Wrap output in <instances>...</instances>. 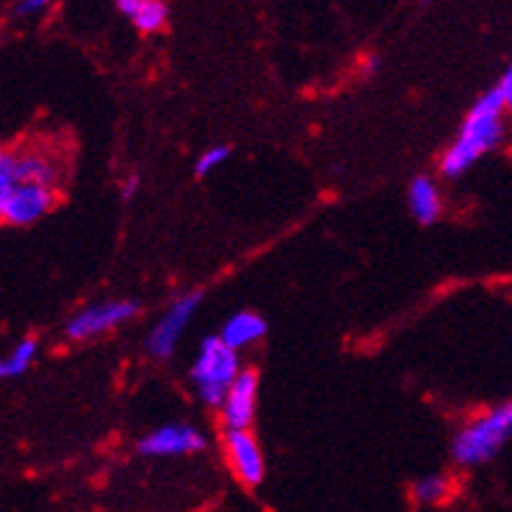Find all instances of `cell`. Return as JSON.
I'll return each instance as SVG.
<instances>
[{
  "mask_svg": "<svg viewBox=\"0 0 512 512\" xmlns=\"http://www.w3.org/2000/svg\"><path fill=\"white\" fill-rule=\"evenodd\" d=\"M408 204L418 223L432 225L442 212V199H439V189L434 186L432 178L416 176L408 186Z\"/></svg>",
  "mask_w": 512,
  "mask_h": 512,
  "instance_id": "obj_11",
  "label": "cell"
},
{
  "mask_svg": "<svg viewBox=\"0 0 512 512\" xmlns=\"http://www.w3.org/2000/svg\"><path fill=\"white\" fill-rule=\"evenodd\" d=\"M256 390H259V377L254 369L241 371L236 382L230 384L223 403V421L228 432H246L254 424Z\"/></svg>",
  "mask_w": 512,
  "mask_h": 512,
  "instance_id": "obj_9",
  "label": "cell"
},
{
  "mask_svg": "<svg viewBox=\"0 0 512 512\" xmlns=\"http://www.w3.org/2000/svg\"><path fill=\"white\" fill-rule=\"evenodd\" d=\"M207 447V437L196 432L189 424H165L147 437L139 439L136 452L144 458H176V455H191Z\"/></svg>",
  "mask_w": 512,
  "mask_h": 512,
  "instance_id": "obj_5",
  "label": "cell"
},
{
  "mask_svg": "<svg viewBox=\"0 0 512 512\" xmlns=\"http://www.w3.org/2000/svg\"><path fill=\"white\" fill-rule=\"evenodd\" d=\"M505 100L499 95V89H489L479 100L473 102V108L465 115L460 134L450 149L442 157V173L447 178L463 176L465 170L476 165L486 152H492L505 139Z\"/></svg>",
  "mask_w": 512,
  "mask_h": 512,
  "instance_id": "obj_1",
  "label": "cell"
},
{
  "mask_svg": "<svg viewBox=\"0 0 512 512\" xmlns=\"http://www.w3.org/2000/svg\"><path fill=\"white\" fill-rule=\"evenodd\" d=\"M497 89H499V95H502V100H505L507 108L512 110V63L505 74H502V79H499Z\"/></svg>",
  "mask_w": 512,
  "mask_h": 512,
  "instance_id": "obj_19",
  "label": "cell"
},
{
  "mask_svg": "<svg viewBox=\"0 0 512 512\" xmlns=\"http://www.w3.org/2000/svg\"><path fill=\"white\" fill-rule=\"evenodd\" d=\"M264 332H267V322L259 314H254V311H238V314H233L223 324L220 337H223L233 351H238V348H246V345L256 343L259 337H264Z\"/></svg>",
  "mask_w": 512,
  "mask_h": 512,
  "instance_id": "obj_10",
  "label": "cell"
},
{
  "mask_svg": "<svg viewBox=\"0 0 512 512\" xmlns=\"http://www.w3.org/2000/svg\"><path fill=\"white\" fill-rule=\"evenodd\" d=\"M512 439V403L494 405L492 411L481 413L476 421L465 424L452 437V460L460 468H476L497 458L502 447Z\"/></svg>",
  "mask_w": 512,
  "mask_h": 512,
  "instance_id": "obj_2",
  "label": "cell"
},
{
  "mask_svg": "<svg viewBox=\"0 0 512 512\" xmlns=\"http://www.w3.org/2000/svg\"><path fill=\"white\" fill-rule=\"evenodd\" d=\"M238 371V353L225 343L223 337H204L199 345L196 361L191 366V382L204 405L212 408H223L225 395H228L230 384L236 382Z\"/></svg>",
  "mask_w": 512,
  "mask_h": 512,
  "instance_id": "obj_3",
  "label": "cell"
},
{
  "mask_svg": "<svg viewBox=\"0 0 512 512\" xmlns=\"http://www.w3.org/2000/svg\"><path fill=\"white\" fill-rule=\"evenodd\" d=\"M447 494H450V479L445 473H426L411 486V497L416 505H439L445 502Z\"/></svg>",
  "mask_w": 512,
  "mask_h": 512,
  "instance_id": "obj_14",
  "label": "cell"
},
{
  "mask_svg": "<svg viewBox=\"0 0 512 512\" xmlns=\"http://www.w3.org/2000/svg\"><path fill=\"white\" fill-rule=\"evenodd\" d=\"M136 314H139V306L134 301H110V304L89 306V309L68 319L66 337L68 340H89V337L102 335L113 327H121Z\"/></svg>",
  "mask_w": 512,
  "mask_h": 512,
  "instance_id": "obj_6",
  "label": "cell"
},
{
  "mask_svg": "<svg viewBox=\"0 0 512 512\" xmlns=\"http://www.w3.org/2000/svg\"><path fill=\"white\" fill-rule=\"evenodd\" d=\"M37 351H40V345L34 337H24L19 345H16L14 351L8 353L3 361H0V377L3 379H14L21 377L29 366L34 364V358H37Z\"/></svg>",
  "mask_w": 512,
  "mask_h": 512,
  "instance_id": "obj_15",
  "label": "cell"
},
{
  "mask_svg": "<svg viewBox=\"0 0 512 512\" xmlns=\"http://www.w3.org/2000/svg\"><path fill=\"white\" fill-rule=\"evenodd\" d=\"M199 301H202V290H191V293L176 298V301L170 304V309L162 314V319L152 327V332H149L147 337V351L152 353V356L168 358L170 353L176 351L178 340H181V335L186 332V327H189L191 314L196 311Z\"/></svg>",
  "mask_w": 512,
  "mask_h": 512,
  "instance_id": "obj_4",
  "label": "cell"
},
{
  "mask_svg": "<svg viewBox=\"0 0 512 512\" xmlns=\"http://www.w3.org/2000/svg\"><path fill=\"white\" fill-rule=\"evenodd\" d=\"M225 450H228L230 471L243 486L256 489L264 481L267 465H264V452L256 442L254 434L246 432H228L225 434Z\"/></svg>",
  "mask_w": 512,
  "mask_h": 512,
  "instance_id": "obj_7",
  "label": "cell"
},
{
  "mask_svg": "<svg viewBox=\"0 0 512 512\" xmlns=\"http://www.w3.org/2000/svg\"><path fill=\"white\" fill-rule=\"evenodd\" d=\"M16 186H19V178H16V157L6 152V155H0V199H6Z\"/></svg>",
  "mask_w": 512,
  "mask_h": 512,
  "instance_id": "obj_17",
  "label": "cell"
},
{
  "mask_svg": "<svg viewBox=\"0 0 512 512\" xmlns=\"http://www.w3.org/2000/svg\"><path fill=\"white\" fill-rule=\"evenodd\" d=\"M136 191H139V176H131L126 183H123V191H121L123 199H131Z\"/></svg>",
  "mask_w": 512,
  "mask_h": 512,
  "instance_id": "obj_20",
  "label": "cell"
},
{
  "mask_svg": "<svg viewBox=\"0 0 512 512\" xmlns=\"http://www.w3.org/2000/svg\"><path fill=\"white\" fill-rule=\"evenodd\" d=\"M230 157L228 147H209L204 155H199L196 160V176H207L212 170H217Z\"/></svg>",
  "mask_w": 512,
  "mask_h": 512,
  "instance_id": "obj_16",
  "label": "cell"
},
{
  "mask_svg": "<svg viewBox=\"0 0 512 512\" xmlns=\"http://www.w3.org/2000/svg\"><path fill=\"white\" fill-rule=\"evenodd\" d=\"M115 6L142 32H157L168 21V8L162 0H115Z\"/></svg>",
  "mask_w": 512,
  "mask_h": 512,
  "instance_id": "obj_12",
  "label": "cell"
},
{
  "mask_svg": "<svg viewBox=\"0 0 512 512\" xmlns=\"http://www.w3.org/2000/svg\"><path fill=\"white\" fill-rule=\"evenodd\" d=\"M16 178H19V183H34V186H48V189H53L55 181H58V170L50 162V157L21 155L16 157Z\"/></svg>",
  "mask_w": 512,
  "mask_h": 512,
  "instance_id": "obj_13",
  "label": "cell"
},
{
  "mask_svg": "<svg viewBox=\"0 0 512 512\" xmlns=\"http://www.w3.org/2000/svg\"><path fill=\"white\" fill-rule=\"evenodd\" d=\"M50 207H53V189L19 183L6 199H0V217L8 225H29L37 223Z\"/></svg>",
  "mask_w": 512,
  "mask_h": 512,
  "instance_id": "obj_8",
  "label": "cell"
},
{
  "mask_svg": "<svg viewBox=\"0 0 512 512\" xmlns=\"http://www.w3.org/2000/svg\"><path fill=\"white\" fill-rule=\"evenodd\" d=\"M53 0H19V6L14 8L16 16H29V14H37L42 8H48Z\"/></svg>",
  "mask_w": 512,
  "mask_h": 512,
  "instance_id": "obj_18",
  "label": "cell"
}]
</instances>
